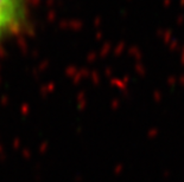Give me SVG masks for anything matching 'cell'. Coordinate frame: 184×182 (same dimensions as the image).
Masks as SVG:
<instances>
[{
    "label": "cell",
    "instance_id": "1",
    "mask_svg": "<svg viewBox=\"0 0 184 182\" xmlns=\"http://www.w3.org/2000/svg\"><path fill=\"white\" fill-rule=\"evenodd\" d=\"M28 0H0V40L16 32L25 20Z\"/></svg>",
    "mask_w": 184,
    "mask_h": 182
}]
</instances>
